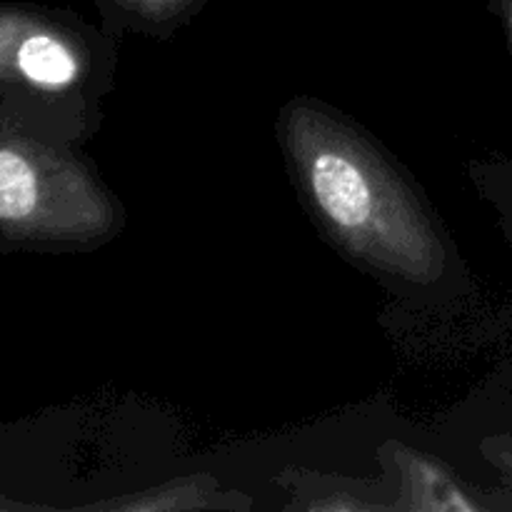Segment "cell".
Wrapping results in <instances>:
<instances>
[{
    "label": "cell",
    "mask_w": 512,
    "mask_h": 512,
    "mask_svg": "<svg viewBox=\"0 0 512 512\" xmlns=\"http://www.w3.org/2000/svg\"><path fill=\"white\" fill-rule=\"evenodd\" d=\"M315 198L335 225L345 230L363 228L373 210L368 180L363 170L338 153H323L315 158L313 173Z\"/></svg>",
    "instance_id": "6da1fadb"
},
{
    "label": "cell",
    "mask_w": 512,
    "mask_h": 512,
    "mask_svg": "<svg viewBox=\"0 0 512 512\" xmlns=\"http://www.w3.org/2000/svg\"><path fill=\"white\" fill-rule=\"evenodd\" d=\"M18 68L25 78L43 88H63L78 75V60L60 40L50 35H30L18 48Z\"/></svg>",
    "instance_id": "7a4b0ae2"
},
{
    "label": "cell",
    "mask_w": 512,
    "mask_h": 512,
    "mask_svg": "<svg viewBox=\"0 0 512 512\" xmlns=\"http://www.w3.org/2000/svg\"><path fill=\"white\" fill-rule=\"evenodd\" d=\"M38 205V178L28 160L15 150H0V218L20 223Z\"/></svg>",
    "instance_id": "3957f363"
},
{
    "label": "cell",
    "mask_w": 512,
    "mask_h": 512,
    "mask_svg": "<svg viewBox=\"0 0 512 512\" xmlns=\"http://www.w3.org/2000/svg\"><path fill=\"white\" fill-rule=\"evenodd\" d=\"M510 25H512V13H510Z\"/></svg>",
    "instance_id": "277c9868"
}]
</instances>
